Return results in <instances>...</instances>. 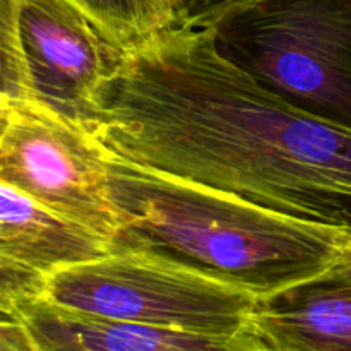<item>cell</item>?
I'll return each mask as SVG.
<instances>
[{
  "label": "cell",
  "mask_w": 351,
  "mask_h": 351,
  "mask_svg": "<svg viewBox=\"0 0 351 351\" xmlns=\"http://www.w3.org/2000/svg\"><path fill=\"white\" fill-rule=\"evenodd\" d=\"M55 304L136 324L233 339L256 351L250 314L259 295L147 249H113L108 256L48 276Z\"/></svg>",
  "instance_id": "obj_4"
},
{
  "label": "cell",
  "mask_w": 351,
  "mask_h": 351,
  "mask_svg": "<svg viewBox=\"0 0 351 351\" xmlns=\"http://www.w3.org/2000/svg\"><path fill=\"white\" fill-rule=\"evenodd\" d=\"M2 317L19 319L36 351H242L233 339L136 324L65 307L47 297Z\"/></svg>",
  "instance_id": "obj_8"
},
{
  "label": "cell",
  "mask_w": 351,
  "mask_h": 351,
  "mask_svg": "<svg viewBox=\"0 0 351 351\" xmlns=\"http://www.w3.org/2000/svg\"><path fill=\"white\" fill-rule=\"evenodd\" d=\"M250 336L256 351L351 350V281L328 269L263 295Z\"/></svg>",
  "instance_id": "obj_7"
},
{
  "label": "cell",
  "mask_w": 351,
  "mask_h": 351,
  "mask_svg": "<svg viewBox=\"0 0 351 351\" xmlns=\"http://www.w3.org/2000/svg\"><path fill=\"white\" fill-rule=\"evenodd\" d=\"M48 276L24 264L0 256V312L16 311L19 305L47 297Z\"/></svg>",
  "instance_id": "obj_11"
},
{
  "label": "cell",
  "mask_w": 351,
  "mask_h": 351,
  "mask_svg": "<svg viewBox=\"0 0 351 351\" xmlns=\"http://www.w3.org/2000/svg\"><path fill=\"white\" fill-rule=\"evenodd\" d=\"M113 45L129 51L187 26L194 0H75Z\"/></svg>",
  "instance_id": "obj_10"
},
{
  "label": "cell",
  "mask_w": 351,
  "mask_h": 351,
  "mask_svg": "<svg viewBox=\"0 0 351 351\" xmlns=\"http://www.w3.org/2000/svg\"><path fill=\"white\" fill-rule=\"evenodd\" d=\"M113 252V242L0 182V256L51 276Z\"/></svg>",
  "instance_id": "obj_9"
},
{
  "label": "cell",
  "mask_w": 351,
  "mask_h": 351,
  "mask_svg": "<svg viewBox=\"0 0 351 351\" xmlns=\"http://www.w3.org/2000/svg\"><path fill=\"white\" fill-rule=\"evenodd\" d=\"M2 101L41 103L91 130L125 51L75 0H2Z\"/></svg>",
  "instance_id": "obj_5"
},
{
  "label": "cell",
  "mask_w": 351,
  "mask_h": 351,
  "mask_svg": "<svg viewBox=\"0 0 351 351\" xmlns=\"http://www.w3.org/2000/svg\"><path fill=\"white\" fill-rule=\"evenodd\" d=\"M0 351H36L26 326L16 317H0Z\"/></svg>",
  "instance_id": "obj_13"
},
{
  "label": "cell",
  "mask_w": 351,
  "mask_h": 351,
  "mask_svg": "<svg viewBox=\"0 0 351 351\" xmlns=\"http://www.w3.org/2000/svg\"><path fill=\"white\" fill-rule=\"evenodd\" d=\"M0 182L115 242L123 219L101 141L41 103L0 101Z\"/></svg>",
  "instance_id": "obj_6"
},
{
  "label": "cell",
  "mask_w": 351,
  "mask_h": 351,
  "mask_svg": "<svg viewBox=\"0 0 351 351\" xmlns=\"http://www.w3.org/2000/svg\"><path fill=\"white\" fill-rule=\"evenodd\" d=\"M243 2H249V0H194L191 19H189L187 26H211V24L216 23L223 14L235 9L237 5H240V3Z\"/></svg>",
  "instance_id": "obj_12"
},
{
  "label": "cell",
  "mask_w": 351,
  "mask_h": 351,
  "mask_svg": "<svg viewBox=\"0 0 351 351\" xmlns=\"http://www.w3.org/2000/svg\"><path fill=\"white\" fill-rule=\"evenodd\" d=\"M108 168L123 219L113 249L156 250L259 297L328 271L351 237L110 151Z\"/></svg>",
  "instance_id": "obj_2"
},
{
  "label": "cell",
  "mask_w": 351,
  "mask_h": 351,
  "mask_svg": "<svg viewBox=\"0 0 351 351\" xmlns=\"http://www.w3.org/2000/svg\"><path fill=\"white\" fill-rule=\"evenodd\" d=\"M206 27L261 84L351 130V0H249Z\"/></svg>",
  "instance_id": "obj_3"
},
{
  "label": "cell",
  "mask_w": 351,
  "mask_h": 351,
  "mask_svg": "<svg viewBox=\"0 0 351 351\" xmlns=\"http://www.w3.org/2000/svg\"><path fill=\"white\" fill-rule=\"evenodd\" d=\"M91 132L134 165L351 230V130L261 84L211 27H175L125 51Z\"/></svg>",
  "instance_id": "obj_1"
},
{
  "label": "cell",
  "mask_w": 351,
  "mask_h": 351,
  "mask_svg": "<svg viewBox=\"0 0 351 351\" xmlns=\"http://www.w3.org/2000/svg\"><path fill=\"white\" fill-rule=\"evenodd\" d=\"M329 269L351 281V237L341 249V252H339L338 259L335 261L332 267H329Z\"/></svg>",
  "instance_id": "obj_14"
}]
</instances>
